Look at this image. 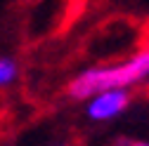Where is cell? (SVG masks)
<instances>
[{"label": "cell", "mask_w": 149, "mask_h": 146, "mask_svg": "<svg viewBox=\"0 0 149 146\" xmlns=\"http://www.w3.org/2000/svg\"><path fill=\"white\" fill-rule=\"evenodd\" d=\"M149 83V47H142L133 52L128 59L114 61V64H100L83 68L81 73L71 78L69 94L73 99L88 101L92 94L107 92V90H121L130 92L133 87Z\"/></svg>", "instance_id": "6da1fadb"}, {"label": "cell", "mask_w": 149, "mask_h": 146, "mask_svg": "<svg viewBox=\"0 0 149 146\" xmlns=\"http://www.w3.org/2000/svg\"><path fill=\"white\" fill-rule=\"evenodd\" d=\"M130 92H121V90H107V92H97L85 101V113L92 123H111L121 118L130 108Z\"/></svg>", "instance_id": "7a4b0ae2"}, {"label": "cell", "mask_w": 149, "mask_h": 146, "mask_svg": "<svg viewBox=\"0 0 149 146\" xmlns=\"http://www.w3.org/2000/svg\"><path fill=\"white\" fill-rule=\"evenodd\" d=\"M17 78H19V64L12 57H0V90L14 85Z\"/></svg>", "instance_id": "3957f363"}, {"label": "cell", "mask_w": 149, "mask_h": 146, "mask_svg": "<svg viewBox=\"0 0 149 146\" xmlns=\"http://www.w3.org/2000/svg\"><path fill=\"white\" fill-rule=\"evenodd\" d=\"M125 146H149V141H130V144H125Z\"/></svg>", "instance_id": "277c9868"}, {"label": "cell", "mask_w": 149, "mask_h": 146, "mask_svg": "<svg viewBox=\"0 0 149 146\" xmlns=\"http://www.w3.org/2000/svg\"><path fill=\"white\" fill-rule=\"evenodd\" d=\"M57 146H62V144H57Z\"/></svg>", "instance_id": "5b68a950"}]
</instances>
